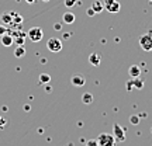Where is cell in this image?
<instances>
[{
    "mask_svg": "<svg viewBox=\"0 0 152 146\" xmlns=\"http://www.w3.org/2000/svg\"><path fill=\"white\" fill-rule=\"evenodd\" d=\"M97 142H99V146H114L115 145V138H114L113 134L103 132V134L99 135Z\"/></svg>",
    "mask_w": 152,
    "mask_h": 146,
    "instance_id": "obj_1",
    "label": "cell"
},
{
    "mask_svg": "<svg viewBox=\"0 0 152 146\" xmlns=\"http://www.w3.org/2000/svg\"><path fill=\"white\" fill-rule=\"evenodd\" d=\"M27 37L30 38L33 42H39V41L42 39V37H44L42 28H39V27L30 28V30H28V33H27Z\"/></svg>",
    "mask_w": 152,
    "mask_h": 146,
    "instance_id": "obj_2",
    "label": "cell"
},
{
    "mask_svg": "<svg viewBox=\"0 0 152 146\" xmlns=\"http://www.w3.org/2000/svg\"><path fill=\"white\" fill-rule=\"evenodd\" d=\"M47 48L51 51V52H59L61 49H62V41H61L59 38H49L48 39V42H47Z\"/></svg>",
    "mask_w": 152,
    "mask_h": 146,
    "instance_id": "obj_3",
    "label": "cell"
},
{
    "mask_svg": "<svg viewBox=\"0 0 152 146\" xmlns=\"http://www.w3.org/2000/svg\"><path fill=\"white\" fill-rule=\"evenodd\" d=\"M140 46L144 51H152V35L151 34H144L140 38Z\"/></svg>",
    "mask_w": 152,
    "mask_h": 146,
    "instance_id": "obj_4",
    "label": "cell"
},
{
    "mask_svg": "<svg viewBox=\"0 0 152 146\" xmlns=\"http://www.w3.org/2000/svg\"><path fill=\"white\" fill-rule=\"evenodd\" d=\"M113 135H114V138H115V141H118V142L125 141V132L118 124L113 125Z\"/></svg>",
    "mask_w": 152,
    "mask_h": 146,
    "instance_id": "obj_5",
    "label": "cell"
},
{
    "mask_svg": "<svg viewBox=\"0 0 152 146\" xmlns=\"http://www.w3.org/2000/svg\"><path fill=\"white\" fill-rule=\"evenodd\" d=\"M131 86L138 89V90H141V89H144V80L140 79V77H132V79L127 83V90H131Z\"/></svg>",
    "mask_w": 152,
    "mask_h": 146,
    "instance_id": "obj_6",
    "label": "cell"
},
{
    "mask_svg": "<svg viewBox=\"0 0 152 146\" xmlns=\"http://www.w3.org/2000/svg\"><path fill=\"white\" fill-rule=\"evenodd\" d=\"M72 84L76 87H82V86H85V83H86V79H85V76L83 75H73L72 76Z\"/></svg>",
    "mask_w": 152,
    "mask_h": 146,
    "instance_id": "obj_7",
    "label": "cell"
},
{
    "mask_svg": "<svg viewBox=\"0 0 152 146\" xmlns=\"http://www.w3.org/2000/svg\"><path fill=\"white\" fill-rule=\"evenodd\" d=\"M14 14H16L14 11H7V13H3V14L0 16V21L3 23V24H9V25H11Z\"/></svg>",
    "mask_w": 152,
    "mask_h": 146,
    "instance_id": "obj_8",
    "label": "cell"
},
{
    "mask_svg": "<svg viewBox=\"0 0 152 146\" xmlns=\"http://www.w3.org/2000/svg\"><path fill=\"white\" fill-rule=\"evenodd\" d=\"M75 20H76V16L72 11H66V13H64V16H62V23L64 24H73Z\"/></svg>",
    "mask_w": 152,
    "mask_h": 146,
    "instance_id": "obj_9",
    "label": "cell"
},
{
    "mask_svg": "<svg viewBox=\"0 0 152 146\" xmlns=\"http://www.w3.org/2000/svg\"><path fill=\"white\" fill-rule=\"evenodd\" d=\"M0 41H1V45H3V46H10V45H13V42H14V38L11 37L9 33H6L0 37Z\"/></svg>",
    "mask_w": 152,
    "mask_h": 146,
    "instance_id": "obj_10",
    "label": "cell"
},
{
    "mask_svg": "<svg viewBox=\"0 0 152 146\" xmlns=\"http://www.w3.org/2000/svg\"><path fill=\"white\" fill-rule=\"evenodd\" d=\"M128 75H130L131 77H140V75H141V68L138 65H131L130 69H128Z\"/></svg>",
    "mask_w": 152,
    "mask_h": 146,
    "instance_id": "obj_11",
    "label": "cell"
},
{
    "mask_svg": "<svg viewBox=\"0 0 152 146\" xmlns=\"http://www.w3.org/2000/svg\"><path fill=\"white\" fill-rule=\"evenodd\" d=\"M92 9H93V11H94L96 14H100V13L103 11V9H104L103 1H100V0H94V1L92 3Z\"/></svg>",
    "mask_w": 152,
    "mask_h": 146,
    "instance_id": "obj_12",
    "label": "cell"
},
{
    "mask_svg": "<svg viewBox=\"0 0 152 146\" xmlns=\"http://www.w3.org/2000/svg\"><path fill=\"white\" fill-rule=\"evenodd\" d=\"M107 11H110V13H118L120 11V9H121V4H120L118 1L115 0L114 3H111L110 6H107V7H104Z\"/></svg>",
    "mask_w": 152,
    "mask_h": 146,
    "instance_id": "obj_13",
    "label": "cell"
},
{
    "mask_svg": "<svg viewBox=\"0 0 152 146\" xmlns=\"http://www.w3.org/2000/svg\"><path fill=\"white\" fill-rule=\"evenodd\" d=\"M100 55L99 54H92L90 56H89V63L92 66H99L100 65Z\"/></svg>",
    "mask_w": 152,
    "mask_h": 146,
    "instance_id": "obj_14",
    "label": "cell"
},
{
    "mask_svg": "<svg viewBox=\"0 0 152 146\" xmlns=\"http://www.w3.org/2000/svg\"><path fill=\"white\" fill-rule=\"evenodd\" d=\"M82 103L83 104H92L93 103V94L92 93H83V96H82Z\"/></svg>",
    "mask_w": 152,
    "mask_h": 146,
    "instance_id": "obj_15",
    "label": "cell"
},
{
    "mask_svg": "<svg viewBox=\"0 0 152 146\" xmlns=\"http://www.w3.org/2000/svg\"><path fill=\"white\" fill-rule=\"evenodd\" d=\"M26 55V48L23 46V45H18L16 49H14V56L16 58H23Z\"/></svg>",
    "mask_w": 152,
    "mask_h": 146,
    "instance_id": "obj_16",
    "label": "cell"
},
{
    "mask_svg": "<svg viewBox=\"0 0 152 146\" xmlns=\"http://www.w3.org/2000/svg\"><path fill=\"white\" fill-rule=\"evenodd\" d=\"M49 81H51V76H49V75H47V73L39 75V83L45 84V83H49Z\"/></svg>",
    "mask_w": 152,
    "mask_h": 146,
    "instance_id": "obj_17",
    "label": "cell"
},
{
    "mask_svg": "<svg viewBox=\"0 0 152 146\" xmlns=\"http://www.w3.org/2000/svg\"><path fill=\"white\" fill-rule=\"evenodd\" d=\"M130 122L132 125H138V124H140V117H138V115H131V117H130Z\"/></svg>",
    "mask_w": 152,
    "mask_h": 146,
    "instance_id": "obj_18",
    "label": "cell"
},
{
    "mask_svg": "<svg viewBox=\"0 0 152 146\" xmlns=\"http://www.w3.org/2000/svg\"><path fill=\"white\" fill-rule=\"evenodd\" d=\"M86 146H99L97 139H90V141L86 142Z\"/></svg>",
    "mask_w": 152,
    "mask_h": 146,
    "instance_id": "obj_19",
    "label": "cell"
},
{
    "mask_svg": "<svg viewBox=\"0 0 152 146\" xmlns=\"http://www.w3.org/2000/svg\"><path fill=\"white\" fill-rule=\"evenodd\" d=\"M76 4V0H65V6L66 7H73Z\"/></svg>",
    "mask_w": 152,
    "mask_h": 146,
    "instance_id": "obj_20",
    "label": "cell"
},
{
    "mask_svg": "<svg viewBox=\"0 0 152 146\" xmlns=\"http://www.w3.org/2000/svg\"><path fill=\"white\" fill-rule=\"evenodd\" d=\"M6 124H7V119H6L4 117H1V115H0V128H3Z\"/></svg>",
    "mask_w": 152,
    "mask_h": 146,
    "instance_id": "obj_21",
    "label": "cell"
},
{
    "mask_svg": "<svg viewBox=\"0 0 152 146\" xmlns=\"http://www.w3.org/2000/svg\"><path fill=\"white\" fill-rule=\"evenodd\" d=\"M7 33V28L4 27V24H0V37L3 35V34Z\"/></svg>",
    "mask_w": 152,
    "mask_h": 146,
    "instance_id": "obj_22",
    "label": "cell"
},
{
    "mask_svg": "<svg viewBox=\"0 0 152 146\" xmlns=\"http://www.w3.org/2000/svg\"><path fill=\"white\" fill-rule=\"evenodd\" d=\"M115 0H103V6L104 7H107V6H110L111 3H114Z\"/></svg>",
    "mask_w": 152,
    "mask_h": 146,
    "instance_id": "obj_23",
    "label": "cell"
},
{
    "mask_svg": "<svg viewBox=\"0 0 152 146\" xmlns=\"http://www.w3.org/2000/svg\"><path fill=\"white\" fill-rule=\"evenodd\" d=\"M86 13H87V16H89V17H93V16H94V14H96V13L93 11V9H92V7H90V9H87V11H86Z\"/></svg>",
    "mask_w": 152,
    "mask_h": 146,
    "instance_id": "obj_24",
    "label": "cell"
},
{
    "mask_svg": "<svg viewBox=\"0 0 152 146\" xmlns=\"http://www.w3.org/2000/svg\"><path fill=\"white\" fill-rule=\"evenodd\" d=\"M54 28H55V30H58V31H59L61 28H62V24H55Z\"/></svg>",
    "mask_w": 152,
    "mask_h": 146,
    "instance_id": "obj_25",
    "label": "cell"
},
{
    "mask_svg": "<svg viewBox=\"0 0 152 146\" xmlns=\"http://www.w3.org/2000/svg\"><path fill=\"white\" fill-rule=\"evenodd\" d=\"M26 1H27L28 4H34V3H35V1H37V0H26Z\"/></svg>",
    "mask_w": 152,
    "mask_h": 146,
    "instance_id": "obj_26",
    "label": "cell"
},
{
    "mask_svg": "<svg viewBox=\"0 0 152 146\" xmlns=\"http://www.w3.org/2000/svg\"><path fill=\"white\" fill-rule=\"evenodd\" d=\"M42 1H45V3H47V1H49V0H42Z\"/></svg>",
    "mask_w": 152,
    "mask_h": 146,
    "instance_id": "obj_27",
    "label": "cell"
},
{
    "mask_svg": "<svg viewBox=\"0 0 152 146\" xmlns=\"http://www.w3.org/2000/svg\"><path fill=\"white\" fill-rule=\"evenodd\" d=\"M151 132H152V128H151Z\"/></svg>",
    "mask_w": 152,
    "mask_h": 146,
    "instance_id": "obj_28",
    "label": "cell"
},
{
    "mask_svg": "<svg viewBox=\"0 0 152 146\" xmlns=\"http://www.w3.org/2000/svg\"><path fill=\"white\" fill-rule=\"evenodd\" d=\"M149 1H152V0H149Z\"/></svg>",
    "mask_w": 152,
    "mask_h": 146,
    "instance_id": "obj_29",
    "label": "cell"
}]
</instances>
